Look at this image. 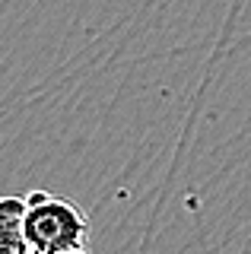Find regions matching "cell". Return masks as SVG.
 Returning <instances> with one entry per match:
<instances>
[{"label":"cell","mask_w":251,"mask_h":254,"mask_svg":"<svg viewBox=\"0 0 251 254\" xmlns=\"http://www.w3.org/2000/svg\"><path fill=\"white\" fill-rule=\"evenodd\" d=\"M26 242L32 254H61L86 248L89 219L67 197H54L48 190H32L26 197Z\"/></svg>","instance_id":"6da1fadb"},{"label":"cell","mask_w":251,"mask_h":254,"mask_svg":"<svg viewBox=\"0 0 251 254\" xmlns=\"http://www.w3.org/2000/svg\"><path fill=\"white\" fill-rule=\"evenodd\" d=\"M22 219H26V200L22 197H0V254H32Z\"/></svg>","instance_id":"7a4b0ae2"},{"label":"cell","mask_w":251,"mask_h":254,"mask_svg":"<svg viewBox=\"0 0 251 254\" xmlns=\"http://www.w3.org/2000/svg\"><path fill=\"white\" fill-rule=\"evenodd\" d=\"M61 254H89L86 248H76V251H61Z\"/></svg>","instance_id":"3957f363"}]
</instances>
